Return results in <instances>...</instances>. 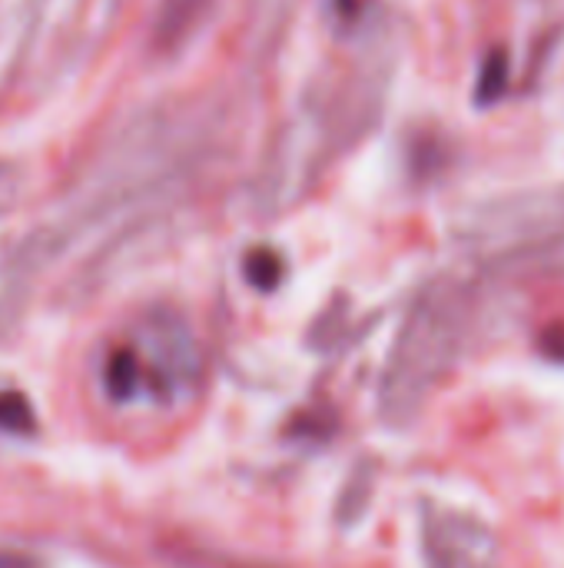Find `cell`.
Segmentation results:
<instances>
[{
  "label": "cell",
  "mask_w": 564,
  "mask_h": 568,
  "mask_svg": "<svg viewBox=\"0 0 564 568\" xmlns=\"http://www.w3.org/2000/svg\"><path fill=\"white\" fill-rule=\"evenodd\" d=\"M33 426L30 406L17 393H0V429L7 433H27Z\"/></svg>",
  "instance_id": "3"
},
{
  "label": "cell",
  "mask_w": 564,
  "mask_h": 568,
  "mask_svg": "<svg viewBox=\"0 0 564 568\" xmlns=\"http://www.w3.org/2000/svg\"><path fill=\"white\" fill-rule=\"evenodd\" d=\"M246 270H249V280L256 283V286H276V280H279V256L276 253H253L249 260H246Z\"/></svg>",
  "instance_id": "4"
},
{
  "label": "cell",
  "mask_w": 564,
  "mask_h": 568,
  "mask_svg": "<svg viewBox=\"0 0 564 568\" xmlns=\"http://www.w3.org/2000/svg\"><path fill=\"white\" fill-rule=\"evenodd\" d=\"M422 559L425 568H502L495 532L459 509H422Z\"/></svg>",
  "instance_id": "2"
},
{
  "label": "cell",
  "mask_w": 564,
  "mask_h": 568,
  "mask_svg": "<svg viewBox=\"0 0 564 568\" xmlns=\"http://www.w3.org/2000/svg\"><path fill=\"white\" fill-rule=\"evenodd\" d=\"M462 323L452 306L425 303L402 326L392 343L382 383H379V413L392 426L412 423L432 389L445 379L462 353Z\"/></svg>",
  "instance_id": "1"
},
{
  "label": "cell",
  "mask_w": 564,
  "mask_h": 568,
  "mask_svg": "<svg viewBox=\"0 0 564 568\" xmlns=\"http://www.w3.org/2000/svg\"><path fill=\"white\" fill-rule=\"evenodd\" d=\"M0 568H37V562H33V559H27V556L0 552Z\"/></svg>",
  "instance_id": "5"
}]
</instances>
